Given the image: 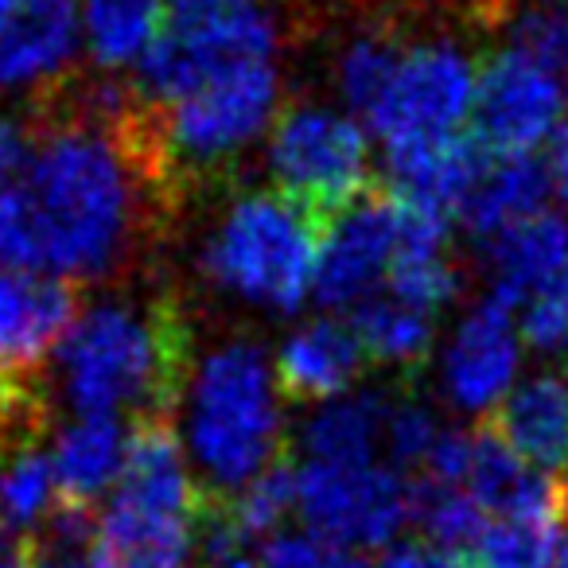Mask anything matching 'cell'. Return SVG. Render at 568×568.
<instances>
[{"label":"cell","mask_w":568,"mask_h":568,"mask_svg":"<svg viewBox=\"0 0 568 568\" xmlns=\"http://www.w3.org/2000/svg\"><path fill=\"white\" fill-rule=\"evenodd\" d=\"M405 199L374 180L351 206H343L320 237L316 301L324 308H355L374 293V281L389 273L402 245Z\"/></svg>","instance_id":"30bf717a"},{"label":"cell","mask_w":568,"mask_h":568,"mask_svg":"<svg viewBox=\"0 0 568 568\" xmlns=\"http://www.w3.org/2000/svg\"><path fill=\"white\" fill-rule=\"evenodd\" d=\"M479 250L487 253L490 296L514 312L568 265V222L552 211H537L483 242Z\"/></svg>","instance_id":"2e32d148"},{"label":"cell","mask_w":568,"mask_h":568,"mask_svg":"<svg viewBox=\"0 0 568 568\" xmlns=\"http://www.w3.org/2000/svg\"><path fill=\"white\" fill-rule=\"evenodd\" d=\"M219 568H257L253 560H245V557H234V560H226V565H219Z\"/></svg>","instance_id":"e575fe53"},{"label":"cell","mask_w":568,"mask_h":568,"mask_svg":"<svg viewBox=\"0 0 568 568\" xmlns=\"http://www.w3.org/2000/svg\"><path fill=\"white\" fill-rule=\"evenodd\" d=\"M301 514L316 537L382 549L413 521L409 475L382 464H316L301 471Z\"/></svg>","instance_id":"ba28073f"},{"label":"cell","mask_w":568,"mask_h":568,"mask_svg":"<svg viewBox=\"0 0 568 568\" xmlns=\"http://www.w3.org/2000/svg\"><path fill=\"white\" fill-rule=\"evenodd\" d=\"M79 51V0H24L0 28V98L55 90Z\"/></svg>","instance_id":"7c38bea8"},{"label":"cell","mask_w":568,"mask_h":568,"mask_svg":"<svg viewBox=\"0 0 568 568\" xmlns=\"http://www.w3.org/2000/svg\"><path fill=\"white\" fill-rule=\"evenodd\" d=\"M382 568H475V557L440 549L433 541H405L382 557Z\"/></svg>","instance_id":"f546056e"},{"label":"cell","mask_w":568,"mask_h":568,"mask_svg":"<svg viewBox=\"0 0 568 568\" xmlns=\"http://www.w3.org/2000/svg\"><path fill=\"white\" fill-rule=\"evenodd\" d=\"M549 191V168L537 156H495L490 152L479 180L459 206V226L483 245L503 230H510L514 222L545 211Z\"/></svg>","instance_id":"ac0fdd59"},{"label":"cell","mask_w":568,"mask_h":568,"mask_svg":"<svg viewBox=\"0 0 568 568\" xmlns=\"http://www.w3.org/2000/svg\"><path fill=\"white\" fill-rule=\"evenodd\" d=\"M276 118H281L276 59L230 67L191 87L175 102L144 110L152 149L180 203L195 187L226 175L234 160L276 125Z\"/></svg>","instance_id":"3957f363"},{"label":"cell","mask_w":568,"mask_h":568,"mask_svg":"<svg viewBox=\"0 0 568 568\" xmlns=\"http://www.w3.org/2000/svg\"><path fill=\"white\" fill-rule=\"evenodd\" d=\"M324 226L281 191H245L222 214L203 250L211 284L268 312H296L316 281Z\"/></svg>","instance_id":"277c9868"},{"label":"cell","mask_w":568,"mask_h":568,"mask_svg":"<svg viewBox=\"0 0 568 568\" xmlns=\"http://www.w3.org/2000/svg\"><path fill=\"white\" fill-rule=\"evenodd\" d=\"M389 394L332 402L304 425V448L316 464H374L386 448Z\"/></svg>","instance_id":"7402d4cb"},{"label":"cell","mask_w":568,"mask_h":568,"mask_svg":"<svg viewBox=\"0 0 568 568\" xmlns=\"http://www.w3.org/2000/svg\"><path fill=\"white\" fill-rule=\"evenodd\" d=\"M549 183L552 191L560 195V203L568 206V125L557 129V136H552V149H549Z\"/></svg>","instance_id":"4dcf8cb0"},{"label":"cell","mask_w":568,"mask_h":568,"mask_svg":"<svg viewBox=\"0 0 568 568\" xmlns=\"http://www.w3.org/2000/svg\"><path fill=\"white\" fill-rule=\"evenodd\" d=\"M129 436L110 413H87L55 433V483L63 503L98 506V498L118 487L125 471Z\"/></svg>","instance_id":"ffe728a7"},{"label":"cell","mask_w":568,"mask_h":568,"mask_svg":"<svg viewBox=\"0 0 568 568\" xmlns=\"http://www.w3.org/2000/svg\"><path fill=\"white\" fill-rule=\"evenodd\" d=\"M102 521H98L94 506L63 503L59 498L55 510L43 518L36 537L28 541L36 568H102Z\"/></svg>","instance_id":"603a6c76"},{"label":"cell","mask_w":568,"mask_h":568,"mask_svg":"<svg viewBox=\"0 0 568 568\" xmlns=\"http://www.w3.org/2000/svg\"><path fill=\"white\" fill-rule=\"evenodd\" d=\"M268 172L284 199L320 226L371 187V133L358 118L332 105L304 102L281 110L268 129Z\"/></svg>","instance_id":"8992f818"},{"label":"cell","mask_w":568,"mask_h":568,"mask_svg":"<svg viewBox=\"0 0 568 568\" xmlns=\"http://www.w3.org/2000/svg\"><path fill=\"white\" fill-rule=\"evenodd\" d=\"M0 568H36V560H32V552H28V545H20V549L0 552Z\"/></svg>","instance_id":"1f68e13d"},{"label":"cell","mask_w":568,"mask_h":568,"mask_svg":"<svg viewBox=\"0 0 568 568\" xmlns=\"http://www.w3.org/2000/svg\"><path fill=\"white\" fill-rule=\"evenodd\" d=\"M521 339L541 355H557L568 347V265L526 301Z\"/></svg>","instance_id":"4316f807"},{"label":"cell","mask_w":568,"mask_h":568,"mask_svg":"<svg viewBox=\"0 0 568 568\" xmlns=\"http://www.w3.org/2000/svg\"><path fill=\"white\" fill-rule=\"evenodd\" d=\"M79 284L0 265V386L43 382L48 358L79 324Z\"/></svg>","instance_id":"8fae6325"},{"label":"cell","mask_w":568,"mask_h":568,"mask_svg":"<svg viewBox=\"0 0 568 568\" xmlns=\"http://www.w3.org/2000/svg\"><path fill=\"white\" fill-rule=\"evenodd\" d=\"M36 149H40V125L20 118V113L0 110V187L24 183Z\"/></svg>","instance_id":"f1b7e54d"},{"label":"cell","mask_w":568,"mask_h":568,"mask_svg":"<svg viewBox=\"0 0 568 568\" xmlns=\"http://www.w3.org/2000/svg\"><path fill=\"white\" fill-rule=\"evenodd\" d=\"M187 389L191 452L203 490L237 495L288 452L276 374L253 339L211 351Z\"/></svg>","instance_id":"7a4b0ae2"},{"label":"cell","mask_w":568,"mask_h":568,"mask_svg":"<svg viewBox=\"0 0 568 568\" xmlns=\"http://www.w3.org/2000/svg\"><path fill=\"white\" fill-rule=\"evenodd\" d=\"M371 371L366 351L351 324L339 320H312L284 339L276 355V389L293 405H332L355 386L358 374Z\"/></svg>","instance_id":"9a60e30c"},{"label":"cell","mask_w":568,"mask_h":568,"mask_svg":"<svg viewBox=\"0 0 568 568\" xmlns=\"http://www.w3.org/2000/svg\"><path fill=\"white\" fill-rule=\"evenodd\" d=\"M402 48L405 43H397L394 36L382 32H363L343 48L339 63H335V90H339V102L351 118L363 121L371 113V105L386 90L389 71H394Z\"/></svg>","instance_id":"cb8c5ba5"},{"label":"cell","mask_w":568,"mask_h":568,"mask_svg":"<svg viewBox=\"0 0 568 568\" xmlns=\"http://www.w3.org/2000/svg\"><path fill=\"white\" fill-rule=\"evenodd\" d=\"M565 74L503 48L479 71L471 136L495 156H534L565 125Z\"/></svg>","instance_id":"9c48e42d"},{"label":"cell","mask_w":568,"mask_h":568,"mask_svg":"<svg viewBox=\"0 0 568 568\" xmlns=\"http://www.w3.org/2000/svg\"><path fill=\"white\" fill-rule=\"evenodd\" d=\"M168 28V0H79L87 59L105 74H136Z\"/></svg>","instance_id":"d6986e66"},{"label":"cell","mask_w":568,"mask_h":568,"mask_svg":"<svg viewBox=\"0 0 568 568\" xmlns=\"http://www.w3.org/2000/svg\"><path fill=\"white\" fill-rule=\"evenodd\" d=\"M503 36L506 51H518L557 74L568 71V0H518Z\"/></svg>","instance_id":"484cf974"},{"label":"cell","mask_w":568,"mask_h":568,"mask_svg":"<svg viewBox=\"0 0 568 568\" xmlns=\"http://www.w3.org/2000/svg\"><path fill=\"white\" fill-rule=\"evenodd\" d=\"M475 87L479 67L459 43H413L402 48L386 90L371 105L363 125L371 136H378L382 149L456 136L464 133V121H471Z\"/></svg>","instance_id":"52a82bcc"},{"label":"cell","mask_w":568,"mask_h":568,"mask_svg":"<svg viewBox=\"0 0 568 568\" xmlns=\"http://www.w3.org/2000/svg\"><path fill=\"white\" fill-rule=\"evenodd\" d=\"M265 59H276L265 0H168L164 36L129 87L144 110H160L211 74Z\"/></svg>","instance_id":"5b68a950"},{"label":"cell","mask_w":568,"mask_h":568,"mask_svg":"<svg viewBox=\"0 0 568 568\" xmlns=\"http://www.w3.org/2000/svg\"><path fill=\"white\" fill-rule=\"evenodd\" d=\"M265 568H371V560L316 534H276L265 541Z\"/></svg>","instance_id":"83f0119b"},{"label":"cell","mask_w":568,"mask_h":568,"mask_svg":"<svg viewBox=\"0 0 568 568\" xmlns=\"http://www.w3.org/2000/svg\"><path fill=\"white\" fill-rule=\"evenodd\" d=\"M195 378V335L175 293L105 301L82 312L59 347V386L87 413L129 409L133 420L180 413Z\"/></svg>","instance_id":"6da1fadb"},{"label":"cell","mask_w":568,"mask_h":568,"mask_svg":"<svg viewBox=\"0 0 568 568\" xmlns=\"http://www.w3.org/2000/svg\"><path fill=\"white\" fill-rule=\"evenodd\" d=\"M560 526L541 518H495L475 545V568H557Z\"/></svg>","instance_id":"d4e9b609"},{"label":"cell","mask_w":568,"mask_h":568,"mask_svg":"<svg viewBox=\"0 0 568 568\" xmlns=\"http://www.w3.org/2000/svg\"><path fill=\"white\" fill-rule=\"evenodd\" d=\"M24 4V0H0V28L9 24L12 17H17V9Z\"/></svg>","instance_id":"d6a6232c"},{"label":"cell","mask_w":568,"mask_h":568,"mask_svg":"<svg viewBox=\"0 0 568 568\" xmlns=\"http://www.w3.org/2000/svg\"><path fill=\"white\" fill-rule=\"evenodd\" d=\"M351 332L366 351V363L394 371L397 382H417L433 355L436 316L397 301L394 293H371L351 312Z\"/></svg>","instance_id":"44dd1931"},{"label":"cell","mask_w":568,"mask_h":568,"mask_svg":"<svg viewBox=\"0 0 568 568\" xmlns=\"http://www.w3.org/2000/svg\"><path fill=\"white\" fill-rule=\"evenodd\" d=\"M487 156L490 152L471 133L397 144V149H386V175H382V183L389 191H397L405 203L433 214V219L452 222L459 219V206H464L467 191L479 180Z\"/></svg>","instance_id":"5bb4252c"},{"label":"cell","mask_w":568,"mask_h":568,"mask_svg":"<svg viewBox=\"0 0 568 568\" xmlns=\"http://www.w3.org/2000/svg\"><path fill=\"white\" fill-rule=\"evenodd\" d=\"M503 444L534 471H560L568 459V389L557 374H537L510 389L483 417Z\"/></svg>","instance_id":"e0dca14e"},{"label":"cell","mask_w":568,"mask_h":568,"mask_svg":"<svg viewBox=\"0 0 568 568\" xmlns=\"http://www.w3.org/2000/svg\"><path fill=\"white\" fill-rule=\"evenodd\" d=\"M518 327L514 312L498 304L495 296L479 304L471 316L459 324L456 339L444 358V386L452 402L464 409H495L518 374Z\"/></svg>","instance_id":"4fadbf2b"},{"label":"cell","mask_w":568,"mask_h":568,"mask_svg":"<svg viewBox=\"0 0 568 568\" xmlns=\"http://www.w3.org/2000/svg\"><path fill=\"white\" fill-rule=\"evenodd\" d=\"M557 568H568V534L560 537V549H557Z\"/></svg>","instance_id":"836d02e7"}]
</instances>
